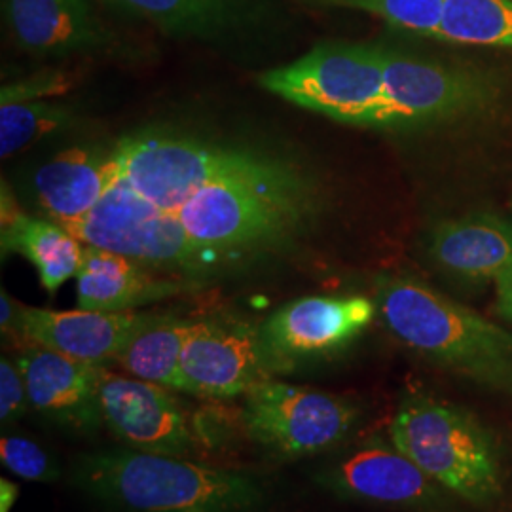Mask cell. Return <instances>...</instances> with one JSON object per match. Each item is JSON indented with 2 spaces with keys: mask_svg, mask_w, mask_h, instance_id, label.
<instances>
[{
  "mask_svg": "<svg viewBox=\"0 0 512 512\" xmlns=\"http://www.w3.org/2000/svg\"><path fill=\"white\" fill-rule=\"evenodd\" d=\"M319 188L283 158L209 184L177 211L186 232L203 245L238 258L283 247L310 226Z\"/></svg>",
  "mask_w": 512,
  "mask_h": 512,
  "instance_id": "1",
  "label": "cell"
},
{
  "mask_svg": "<svg viewBox=\"0 0 512 512\" xmlns=\"http://www.w3.org/2000/svg\"><path fill=\"white\" fill-rule=\"evenodd\" d=\"M71 480L128 512H247L264 499L251 476L131 448L82 456Z\"/></svg>",
  "mask_w": 512,
  "mask_h": 512,
  "instance_id": "2",
  "label": "cell"
},
{
  "mask_svg": "<svg viewBox=\"0 0 512 512\" xmlns=\"http://www.w3.org/2000/svg\"><path fill=\"white\" fill-rule=\"evenodd\" d=\"M387 330L435 365L495 389H512V334L408 277L382 275L374 296Z\"/></svg>",
  "mask_w": 512,
  "mask_h": 512,
  "instance_id": "3",
  "label": "cell"
},
{
  "mask_svg": "<svg viewBox=\"0 0 512 512\" xmlns=\"http://www.w3.org/2000/svg\"><path fill=\"white\" fill-rule=\"evenodd\" d=\"M389 440L440 488L473 505L503 494V465L490 431L456 404L423 391L406 393Z\"/></svg>",
  "mask_w": 512,
  "mask_h": 512,
  "instance_id": "4",
  "label": "cell"
},
{
  "mask_svg": "<svg viewBox=\"0 0 512 512\" xmlns=\"http://www.w3.org/2000/svg\"><path fill=\"white\" fill-rule=\"evenodd\" d=\"M65 228L84 245L128 256L156 272L184 274L190 279L239 262L192 238L177 213L147 202L122 177L88 217Z\"/></svg>",
  "mask_w": 512,
  "mask_h": 512,
  "instance_id": "5",
  "label": "cell"
},
{
  "mask_svg": "<svg viewBox=\"0 0 512 512\" xmlns=\"http://www.w3.org/2000/svg\"><path fill=\"white\" fill-rule=\"evenodd\" d=\"M385 48L321 44L293 63L260 74L264 90L330 120L372 128L384 99Z\"/></svg>",
  "mask_w": 512,
  "mask_h": 512,
  "instance_id": "6",
  "label": "cell"
},
{
  "mask_svg": "<svg viewBox=\"0 0 512 512\" xmlns=\"http://www.w3.org/2000/svg\"><path fill=\"white\" fill-rule=\"evenodd\" d=\"M122 179L156 207L177 213L209 184L274 164L277 156L171 133H139L116 145Z\"/></svg>",
  "mask_w": 512,
  "mask_h": 512,
  "instance_id": "7",
  "label": "cell"
},
{
  "mask_svg": "<svg viewBox=\"0 0 512 512\" xmlns=\"http://www.w3.org/2000/svg\"><path fill=\"white\" fill-rule=\"evenodd\" d=\"M505 99L495 74L385 48L384 99L372 128H410L490 114Z\"/></svg>",
  "mask_w": 512,
  "mask_h": 512,
  "instance_id": "8",
  "label": "cell"
},
{
  "mask_svg": "<svg viewBox=\"0 0 512 512\" xmlns=\"http://www.w3.org/2000/svg\"><path fill=\"white\" fill-rule=\"evenodd\" d=\"M359 406L346 397L304 385L264 380L243 395L247 437L279 459L323 454L359 423Z\"/></svg>",
  "mask_w": 512,
  "mask_h": 512,
  "instance_id": "9",
  "label": "cell"
},
{
  "mask_svg": "<svg viewBox=\"0 0 512 512\" xmlns=\"http://www.w3.org/2000/svg\"><path fill=\"white\" fill-rule=\"evenodd\" d=\"M376 313V302L366 296H304L275 310L260 334L281 374L346 348Z\"/></svg>",
  "mask_w": 512,
  "mask_h": 512,
  "instance_id": "10",
  "label": "cell"
},
{
  "mask_svg": "<svg viewBox=\"0 0 512 512\" xmlns=\"http://www.w3.org/2000/svg\"><path fill=\"white\" fill-rule=\"evenodd\" d=\"M99 403L105 427L131 450L186 458L196 433L181 401L164 385L120 376L103 366Z\"/></svg>",
  "mask_w": 512,
  "mask_h": 512,
  "instance_id": "11",
  "label": "cell"
},
{
  "mask_svg": "<svg viewBox=\"0 0 512 512\" xmlns=\"http://www.w3.org/2000/svg\"><path fill=\"white\" fill-rule=\"evenodd\" d=\"M186 393L207 399H232L275 374L260 329L245 323L198 321L183 349Z\"/></svg>",
  "mask_w": 512,
  "mask_h": 512,
  "instance_id": "12",
  "label": "cell"
},
{
  "mask_svg": "<svg viewBox=\"0 0 512 512\" xmlns=\"http://www.w3.org/2000/svg\"><path fill=\"white\" fill-rule=\"evenodd\" d=\"M319 482L342 497L389 507H431L444 488L389 440L370 439L330 465Z\"/></svg>",
  "mask_w": 512,
  "mask_h": 512,
  "instance_id": "13",
  "label": "cell"
},
{
  "mask_svg": "<svg viewBox=\"0 0 512 512\" xmlns=\"http://www.w3.org/2000/svg\"><path fill=\"white\" fill-rule=\"evenodd\" d=\"M158 313L141 311L46 310L21 304L19 338L27 344L52 349L105 366L116 361L129 340Z\"/></svg>",
  "mask_w": 512,
  "mask_h": 512,
  "instance_id": "14",
  "label": "cell"
},
{
  "mask_svg": "<svg viewBox=\"0 0 512 512\" xmlns=\"http://www.w3.org/2000/svg\"><path fill=\"white\" fill-rule=\"evenodd\" d=\"M29 403L44 418L76 433H95L103 421L99 403L101 365L76 361L52 349L29 344L19 353Z\"/></svg>",
  "mask_w": 512,
  "mask_h": 512,
  "instance_id": "15",
  "label": "cell"
},
{
  "mask_svg": "<svg viewBox=\"0 0 512 512\" xmlns=\"http://www.w3.org/2000/svg\"><path fill=\"white\" fill-rule=\"evenodd\" d=\"M10 37L35 55L99 52L116 33L95 0H2Z\"/></svg>",
  "mask_w": 512,
  "mask_h": 512,
  "instance_id": "16",
  "label": "cell"
},
{
  "mask_svg": "<svg viewBox=\"0 0 512 512\" xmlns=\"http://www.w3.org/2000/svg\"><path fill=\"white\" fill-rule=\"evenodd\" d=\"M128 256L84 245L76 279L78 308L92 311H135L141 306L196 289V279L160 277Z\"/></svg>",
  "mask_w": 512,
  "mask_h": 512,
  "instance_id": "17",
  "label": "cell"
},
{
  "mask_svg": "<svg viewBox=\"0 0 512 512\" xmlns=\"http://www.w3.org/2000/svg\"><path fill=\"white\" fill-rule=\"evenodd\" d=\"M120 177L116 148L112 152L71 148L38 169L35 192L50 220L67 226L88 217Z\"/></svg>",
  "mask_w": 512,
  "mask_h": 512,
  "instance_id": "18",
  "label": "cell"
},
{
  "mask_svg": "<svg viewBox=\"0 0 512 512\" xmlns=\"http://www.w3.org/2000/svg\"><path fill=\"white\" fill-rule=\"evenodd\" d=\"M427 251L444 274L467 283L497 281L512 266V224L484 213L444 220L431 232Z\"/></svg>",
  "mask_w": 512,
  "mask_h": 512,
  "instance_id": "19",
  "label": "cell"
},
{
  "mask_svg": "<svg viewBox=\"0 0 512 512\" xmlns=\"http://www.w3.org/2000/svg\"><path fill=\"white\" fill-rule=\"evenodd\" d=\"M171 37L222 40L249 33L270 16L266 0H109Z\"/></svg>",
  "mask_w": 512,
  "mask_h": 512,
  "instance_id": "20",
  "label": "cell"
},
{
  "mask_svg": "<svg viewBox=\"0 0 512 512\" xmlns=\"http://www.w3.org/2000/svg\"><path fill=\"white\" fill-rule=\"evenodd\" d=\"M0 243L4 255H21L37 270L40 285L55 294L80 272L84 243L55 220L31 217L19 209L10 188L2 183Z\"/></svg>",
  "mask_w": 512,
  "mask_h": 512,
  "instance_id": "21",
  "label": "cell"
},
{
  "mask_svg": "<svg viewBox=\"0 0 512 512\" xmlns=\"http://www.w3.org/2000/svg\"><path fill=\"white\" fill-rule=\"evenodd\" d=\"M198 321L175 315H156L139 330L114 361L129 376L186 393L183 349Z\"/></svg>",
  "mask_w": 512,
  "mask_h": 512,
  "instance_id": "22",
  "label": "cell"
},
{
  "mask_svg": "<svg viewBox=\"0 0 512 512\" xmlns=\"http://www.w3.org/2000/svg\"><path fill=\"white\" fill-rule=\"evenodd\" d=\"M437 40L512 52V0H446Z\"/></svg>",
  "mask_w": 512,
  "mask_h": 512,
  "instance_id": "23",
  "label": "cell"
},
{
  "mask_svg": "<svg viewBox=\"0 0 512 512\" xmlns=\"http://www.w3.org/2000/svg\"><path fill=\"white\" fill-rule=\"evenodd\" d=\"M76 112L54 101L0 105V156L6 160L40 139L73 126Z\"/></svg>",
  "mask_w": 512,
  "mask_h": 512,
  "instance_id": "24",
  "label": "cell"
},
{
  "mask_svg": "<svg viewBox=\"0 0 512 512\" xmlns=\"http://www.w3.org/2000/svg\"><path fill=\"white\" fill-rule=\"evenodd\" d=\"M323 8L359 10L384 19L391 27L420 37H439L446 0H304Z\"/></svg>",
  "mask_w": 512,
  "mask_h": 512,
  "instance_id": "25",
  "label": "cell"
},
{
  "mask_svg": "<svg viewBox=\"0 0 512 512\" xmlns=\"http://www.w3.org/2000/svg\"><path fill=\"white\" fill-rule=\"evenodd\" d=\"M0 459L8 471L31 482H55L61 471L37 442L25 437H2Z\"/></svg>",
  "mask_w": 512,
  "mask_h": 512,
  "instance_id": "26",
  "label": "cell"
},
{
  "mask_svg": "<svg viewBox=\"0 0 512 512\" xmlns=\"http://www.w3.org/2000/svg\"><path fill=\"white\" fill-rule=\"evenodd\" d=\"M76 84L71 73L61 71H44L23 78L19 82L4 84L0 90V105L4 103H21V101H50L71 92Z\"/></svg>",
  "mask_w": 512,
  "mask_h": 512,
  "instance_id": "27",
  "label": "cell"
},
{
  "mask_svg": "<svg viewBox=\"0 0 512 512\" xmlns=\"http://www.w3.org/2000/svg\"><path fill=\"white\" fill-rule=\"evenodd\" d=\"M31 408L27 384L18 361L0 359V421L12 423Z\"/></svg>",
  "mask_w": 512,
  "mask_h": 512,
  "instance_id": "28",
  "label": "cell"
},
{
  "mask_svg": "<svg viewBox=\"0 0 512 512\" xmlns=\"http://www.w3.org/2000/svg\"><path fill=\"white\" fill-rule=\"evenodd\" d=\"M19 313H21V304L2 289V293H0V329L4 334L19 338Z\"/></svg>",
  "mask_w": 512,
  "mask_h": 512,
  "instance_id": "29",
  "label": "cell"
},
{
  "mask_svg": "<svg viewBox=\"0 0 512 512\" xmlns=\"http://www.w3.org/2000/svg\"><path fill=\"white\" fill-rule=\"evenodd\" d=\"M497 283V308L505 319L512 321V266L495 281Z\"/></svg>",
  "mask_w": 512,
  "mask_h": 512,
  "instance_id": "30",
  "label": "cell"
},
{
  "mask_svg": "<svg viewBox=\"0 0 512 512\" xmlns=\"http://www.w3.org/2000/svg\"><path fill=\"white\" fill-rule=\"evenodd\" d=\"M19 488L14 482H8L6 478L0 480V512H10L14 503L18 501Z\"/></svg>",
  "mask_w": 512,
  "mask_h": 512,
  "instance_id": "31",
  "label": "cell"
}]
</instances>
